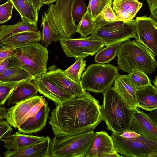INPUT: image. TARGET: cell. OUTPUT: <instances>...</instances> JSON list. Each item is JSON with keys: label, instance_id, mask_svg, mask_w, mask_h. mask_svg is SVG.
<instances>
[{"label": "cell", "instance_id": "cell-1", "mask_svg": "<svg viewBox=\"0 0 157 157\" xmlns=\"http://www.w3.org/2000/svg\"><path fill=\"white\" fill-rule=\"evenodd\" d=\"M103 118L99 102L89 92L56 105L48 122L55 136L93 130Z\"/></svg>", "mask_w": 157, "mask_h": 157}, {"label": "cell", "instance_id": "cell-2", "mask_svg": "<svg viewBox=\"0 0 157 157\" xmlns=\"http://www.w3.org/2000/svg\"><path fill=\"white\" fill-rule=\"evenodd\" d=\"M117 56L118 68L129 74L135 70L147 74L152 73L157 67L155 55L136 40H129L123 42Z\"/></svg>", "mask_w": 157, "mask_h": 157}, {"label": "cell", "instance_id": "cell-3", "mask_svg": "<svg viewBox=\"0 0 157 157\" xmlns=\"http://www.w3.org/2000/svg\"><path fill=\"white\" fill-rule=\"evenodd\" d=\"M102 94L103 100L101 110L107 129L112 133L122 135L129 130L132 110L113 87Z\"/></svg>", "mask_w": 157, "mask_h": 157}, {"label": "cell", "instance_id": "cell-4", "mask_svg": "<svg viewBox=\"0 0 157 157\" xmlns=\"http://www.w3.org/2000/svg\"><path fill=\"white\" fill-rule=\"evenodd\" d=\"M95 136L93 130L51 140L50 157H86Z\"/></svg>", "mask_w": 157, "mask_h": 157}, {"label": "cell", "instance_id": "cell-5", "mask_svg": "<svg viewBox=\"0 0 157 157\" xmlns=\"http://www.w3.org/2000/svg\"><path fill=\"white\" fill-rule=\"evenodd\" d=\"M75 0H57L49 5L42 15L53 32L61 39L71 38L76 32L75 22L72 16V10Z\"/></svg>", "mask_w": 157, "mask_h": 157}, {"label": "cell", "instance_id": "cell-6", "mask_svg": "<svg viewBox=\"0 0 157 157\" xmlns=\"http://www.w3.org/2000/svg\"><path fill=\"white\" fill-rule=\"evenodd\" d=\"M111 136L117 152L127 157H157V141L131 131L122 135L112 133Z\"/></svg>", "mask_w": 157, "mask_h": 157}, {"label": "cell", "instance_id": "cell-7", "mask_svg": "<svg viewBox=\"0 0 157 157\" xmlns=\"http://www.w3.org/2000/svg\"><path fill=\"white\" fill-rule=\"evenodd\" d=\"M96 21V28L90 36L104 43L105 46L137 38L135 20L108 21L99 15Z\"/></svg>", "mask_w": 157, "mask_h": 157}, {"label": "cell", "instance_id": "cell-8", "mask_svg": "<svg viewBox=\"0 0 157 157\" xmlns=\"http://www.w3.org/2000/svg\"><path fill=\"white\" fill-rule=\"evenodd\" d=\"M118 70L109 63L90 64L81 75V85L86 90L102 93L111 87L119 74Z\"/></svg>", "mask_w": 157, "mask_h": 157}, {"label": "cell", "instance_id": "cell-9", "mask_svg": "<svg viewBox=\"0 0 157 157\" xmlns=\"http://www.w3.org/2000/svg\"><path fill=\"white\" fill-rule=\"evenodd\" d=\"M14 53L21 64V67L34 78L46 73L48 51L39 43L31 44L14 49Z\"/></svg>", "mask_w": 157, "mask_h": 157}, {"label": "cell", "instance_id": "cell-10", "mask_svg": "<svg viewBox=\"0 0 157 157\" xmlns=\"http://www.w3.org/2000/svg\"><path fill=\"white\" fill-rule=\"evenodd\" d=\"M65 55L76 59L93 56L105 47V44L90 36L77 38H63L59 40Z\"/></svg>", "mask_w": 157, "mask_h": 157}, {"label": "cell", "instance_id": "cell-11", "mask_svg": "<svg viewBox=\"0 0 157 157\" xmlns=\"http://www.w3.org/2000/svg\"><path fill=\"white\" fill-rule=\"evenodd\" d=\"M135 28L136 41L148 48L155 55H157V22L151 16L146 15L136 17Z\"/></svg>", "mask_w": 157, "mask_h": 157}, {"label": "cell", "instance_id": "cell-12", "mask_svg": "<svg viewBox=\"0 0 157 157\" xmlns=\"http://www.w3.org/2000/svg\"><path fill=\"white\" fill-rule=\"evenodd\" d=\"M38 92L53 101L56 106L74 97L65 91L44 75L33 80Z\"/></svg>", "mask_w": 157, "mask_h": 157}, {"label": "cell", "instance_id": "cell-13", "mask_svg": "<svg viewBox=\"0 0 157 157\" xmlns=\"http://www.w3.org/2000/svg\"><path fill=\"white\" fill-rule=\"evenodd\" d=\"M129 130L149 139L157 141V124L138 108L132 110Z\"/></svg>", "mask_w": 157, "mask_h": 157}, {"label": "cell", "instance_id": "cell-14", "mask_svg": "<svg viewBox=\"0 0 157 157\" xmlns=\"http://www.w3.org/2000/svg\"><path fill=\"white\" fill-rule=\"evenodd\" d=\"M113 88L131 110H135L138 108L136 89L132 82L128 74H118L114 80Z\"/></svg>", "mask_w": 157, "mask_h": 157}, {"label": "cell", "instance_id": "cell-15", "mask_svg": "<svg viewBox=\"0 0 157 157\" xmlns=\"http://www.w3.org/2000/svg\"><path fill=\"white\" fill-rule=\"evenodd\" d=\"M44 75L63 90L75 97L83 95L86 91L81 84L77 83L68 77L60 69L55 65L51 66Z\"/></svg>", "mask_w": 157, "mask_h": 157}, {"label": "cell", "instance_id": "cell-16", "mask_svg": "<svg viewBox=\"0 0 157 157\" xmlns=\"http://www.w3.org/2000/svg\"><path fill=\"white\" fill-rule=\"evenodd\" d=\"M44 99L43 96L36 95L16 103L7 109L6 121L11 127L17 128L21 121L31 109Z\"/></svg>", "mask_w": 157, "mask_h": 157}, {"label": "cell", "instance_id": "cell-17", "mask_svg": "<svg viewBox=\"0 0 157 157\" xmlns=\"http://www.w3.org/2000/svg\"><path fill=\"white\" fill-rule=\"evenodd\" d=\"M116 151L111 136L101 131L95 132L94 140L86 157H109Z\"/></svg>", "mask_w": 157, "mask_h": 157}, {"label": "cell", "instance_id": "cell-18", "mask_svg": "<svg viewBox=\"0 0 157 157\" xmlns=\"http://www.w3.org/2000/svg\"><path fill=\"white\" fill-rule=\"evenodd\" d=\"M51 139L47 136L42 140L32 144L19 150H7L4 157H50Z\"/></svg>", "mask_w": 157, "mask_h": 157}, {"label": "cell", "instance_id": "cell-19", "mask_svg": "<svg viewBox=\"0 0 157 157\" xmlns=\"http://www.w3.org/2000/svg\"><path fill=\"white\" fill-rule=\"evenodd\" d=\"M50 109L46 101L33 116L20 124L18 132L24 134H31L40 132L46 125Z\"/></svg>", "mask_w": 157, "mask_h": 157}, {"label": "cell", "instance_id": "cell-20", "mask_svg": "<svg viewBox=\"0 0 157 157\" xmlns=\"http://www.w3.org/2000/svg\"><path fill=\"white\" fill-rule=\"evenodd\" d=\"M42 39V33L40 30L26 31L15 33L7 36L2 40L0 43L15 49L33 43H39Z\"/></svg>", "mask_w": 157, "mask_h": 157}, {"label": "cell", "instance_id": "cell-21", "mask_svg": "<svg viewBox=\"0 0 157 157\" xmlns=\"http://www.w3.org/2000/svg\"><path fill=\"white\" fill-rule=\"evenodd\" d=\"M46 137L21 134L18 132L13 134L7 135L1 138L0 141L3 142L4 146L7 150L13 151L19 150L41 141Z\"/></svg>", "mask_w": 157, "mask_h": 157}, {"label": "cell", "instance_id": "cell-22", "mask_svg": "<svg viewBox=\"0 0 157 157\" xmlns=\"http://www.w3.org/2000/svg\"><path fill=\"white\" fill-rule=\"evenodd\" d=\"M112 3L117 20L124 21L133 19L143 5L137 0H113Z\"/></svg>", "mask_w": 157, "mask_h": 157}, {"label": "cell", "instance_id": "cell-23", "mask_svg": "<svg viewBox=\"0 0 157 157\" xmlns=\"http://www.w3.org/2000/svg\"><path fill=\"white\" fill-rule=\"evenodd\" d=\"M31 81H24L16 86L6 101L7 106L14 105L36 95L38 90Z\"/></svg>", "mask_w": 157, "mask_h": 157}, {"label": "cell", "instance_id": "cell-24", "mask_svg": "<svg viewBox=\"0 0 157 157\" xmlns=\"http://www.w3.org/2000/svg\"><path fill=\"white\" fill-rule=\"evenodd\" d=\"M138 107L151 111L157 109V88L151 83L136 90Z\"/></svg>", "mask_w": 157, "mask_h": 157}, {"label": "cell", "instance_id": "cell-25", "mask_svg": "<svg viewBox=\"0 0 157 157\" xmlns=\"http://www.w3.org/2000/svg\"><path fill=\"white\" fill-rule=\"evenodd\" d=\"M19 13L21 21L37 25L38 12L28 0H8Z\"/></svg>", "mask_w": 157, "mask_h": 157}, {"label": "cell", "instance_id": "cell-26", "mask_svg": "<svg viewBox=\"0 0 157 157\" xmlns=\"http://www.w3.org/2000/svg\"><path fill=\"white\" fill-rule=\"evenodd\" d=\"M34 78L21 67L8 68L0 73V82H16L28 80H33Z\"/></svg>", "mask_w": 157, "mask_h": 157}, {"label": "cell", "instance_id": "cell-27", "mask_svg": "<svg viewBox=\"0 0 157 157\" xmlns=\"http://www.w3.org/2000/svg\"><path fill=\"white\" fill-rule=\"evenodd\" d=\"M122 42L106 46L96 54L94 60L98 63L104 64L109 63L115 58Z\"/></svg>", "mask_w": 157, "mask_h": 157}, {"label": "cell", "instance_id": "cell-28", "mask_svg": "<svg viewBox=\"0 0 157 157\" xmlns=\"http://www.w3.org/2000/svg\"><path fill=\"white\" fill-rule=\"evenodd\" d=\"M96 26V20H93L86 11L81 20L77 25L76 32L80 34L81 37H86L93 33Z\"/></svg>", "mask_w": 157, "mask_h": 157}, {"label": "cell", "instance_id": "cell-29", "mask_svg": "<svg viewBox=\"0 0 157 157\" xmlns=\"http://www.w3.org/2000/svg\"><path fill=\"white\" fill-rule=\"evenodd\" d=\"M86 60L82 58L76 59V62L65 70L64 72L71 79L81 84V78L83 71L85 70L86 66Z\"/></svg>", "mask_w": 157, "mask_h": 157}, {"label": "cell", "instance_id": "cell-30", "mask_svg": "<svg viewBox=\"0 0 157 157\" xmlns=\"http://www.w3.org/2000/svg\"><path fill=\"white\" fill-rule=\"evenodd\" d=\"M113 0H89L87 11L92 19L96 20L104 8L108 4H112Z\"/></svg>", "mask_w": 157, "mask_h": 157}, {"label": "cell", "instance_id": "cell-31", "mask_svg": "<svg viewBox=\"0 0 157 157\" xmlns=\"http://www.w3.org/2000/svg\"><path fill=\"white\" fill-rule=\"evenodd\" d=\"M128 75L136 89L146 86L151 83L147 74L141 71L133 70Z\"/></svg>", "mask_w": 157, "mask_h": 157}, {"label": "cell", "instance_id": "cell-32", "mask_svg": "<svg viewBox=\"0 0 157 157\" xmlns=\"http://www.w3.org/2000/svg\"><path fill=\"white\" fill-rule=\"evenodd\" d=\"M5 28L9 33L7 36L21 32L36 31L38 29L37 25L22 21L14 25H5Z\"/></svg>", "mask_w": 157, "mask_h": 157}, {"label": "cell", "instance_id": "cell-33", "mask_svg": "<svg viewBox=\"0 0 157 157\" xmlns=\"http://www.w3.org/2000/svg\"><path fill=\"white\" fill-rule=\"evenodd\" d=\"M41 27L42 28V42L45 47L47 48L52 41L61 40L53 32L45 21L41 20Z\"/></svg>", "mask_w": 157, "mask_h": 157}, {"label": "cell", "instance_id": "cell-34", "mask_svg": "<svg viewBox=\"0 0 157 157\" xmlns=\"http://www.w3.org/2000/svg\"><path fill=\"white\" fill-rule=\"evenodd\" d=\"M23 81L0 82V107L4 105L16 86Z\"/></svg>", "mask_w": 157, "mask_h": 157}, {"label": "cell", "instance_id": "cell-35", "mask_svg": "<svg viewBox=\"0 0 157 157\" xmlns=\"http://www.w3.org/2000/svg\"><path fill=\"white\" fill-rule=\"evenodd\" d=\"M87 6L83 0H75L73 3L72 14L75 22L79 23L87 11Z\"/></svg>", "mask_w": 157, "mask_h": 157}, {"label": "cell", "instance_id": "cell-36", "mask_svg": "<svg viewBox=\"0 0 157 157\" xmlns=\"http://www.w3.org/2000/svg\"><path fill=\"white\" fill-rule=\"evenodd\" d=\"M13 7L12 3L8 0L6 3L0 5V24L11 19Z\"/></svg>", "mask_w": 157, "mask_h": 157}, {"label": "cell", "instance_id": "cell-37", "mask_svg": "<svg viewBox=\"0 0 157 157\" xmlns=\"http://www.w3.org/2000/svg\"><path fill=\"white\" fill-rule=\"evenodd\" d=\"M21 67V63L15 54L5 59L0 64V73L8 68Z\"/></svg>", "mask_w": 157, "mask_h": 157}, {"label": "cell", "instance_id": "cell-38", "mask_svg": "<svg viewBox=\"0 0 157 157\" xmlns=\"http://www.w3.org/2000/svg\"><path fill=\"white\" fill-rule=\"evenodd\" d=\"M111 5V4L107 5L100 15L106 21H114L117 20L116 15L112 8Z\"/></svg>", "mask_w": 157, "mask_h": 157}, {"label": "cell", "instance_id": "cell-39", "mask_svg": "<svg viewBox=\"0 0 157 157\" xmlns=\"http://www.w3.org/2000/svg\"><path fill=\"white\" fill-rule=\"evenodd\" d=\"M14 49L12 47L3 45L0 46V60H3L14 54Z\"/></svg>", "mask_w": 157, "mask_h": 157}, {"label": "cell", "instance_id": "cell-40", "mask_svg": "<svg viewBox=\"0 0 157 157\" xmlns=\"http://www.w3.org/2000/svg\"><path fill=\"white\" fill-rule=\"evenodd\" d=\"M12 128L4 120L0 121V140L4 136L10 134Z\"/></svg>", "mask_w": 157, "mask_h": 157}, {"label": "cell", "instance_id": "cell-41", "mask_svg": "<svg viewBox=\"0 0 157 157\" xmlns=\"http://www.w3.org/2000/svg\"><path fill=\"white\" fill-rule=\"evenodd\" d=\"M151 13V16L157 22V0H147Z\"/></svg>", "mask_w": 157, "mask_h": 157}, {"label": "cell", "instance_id": "cell-42", "mask_svg": "<svg viewBox=\"0 0 157 157\" xmlns=\"http://www.w3.org/2000/svg\"><path fill=\"white\" fill-rule=\"evenodd\" d=\"M33 4L38 12L43 5L42 0H33Z\"/></svg>", "mask_w": 157, "mask_h": 157}, {"label": "cell", "instance_id": "cell-43", "mask_svg": "<svg viewBox=\"0 0 157 157\" xmlns=\"http://www.w3.org/2000/svg\"><path fill=\"white\" fill-rule=\"evenodd\" d=\"M7 109L4 107H0V121L6 118Z\"/></svg>", "mask_w": 157, "mask_h": 157}, {"label": "cell", "instance_id": "cell-44", "mask_svg": "<svg viewBox=\"0 0 157 157\" xmlns=\"http://www.w3.org/2000/svg\"><path fill=\"white\" fill-rule=\"evenodd\" d=\"M148 114V115L152 120L155 123H157V109L153 110Z\"/></svg>", "mask_w": 157, "mask_h": 157}, {"label": "cell", "instance_id": "cell-45", "mask_svg": "<svg viewBox=\"0 0 157 157\" xmlns=\"http://www.w3.org/2000/svg\"><path fill=\"white\" fill-rule=\"evenodd\" d=\"M57 0H42L43 4L50 5L56 2Z\"/></svg>", "mask_w": 157, "mask_h": 157}, {"label": "cell", "instance_id": "cell-46", "mask_svg": "<svg viewBox=\"0 0 157 157\" xmlns=\"http://www.w3.org/2000/svg\"><path fill=\"white\" fill-rule=\"evenodd\" d=\"M157 76H156L153 80V83L154 86L156 88H157Z\"/></svg>", "mask_w": 157, "mask_h": 157}, {"label": "cell", "instance_id": "cell-47", "mask_svg": "<svg viewBox=\"0 0 157 157\" xmlns=\"http://www.w3.org/2000/svg\"><path fill=\"white\" fill-rule=\"evenodd\" d=\"M31 3L33 4V0H28Z\"/></svg>", "mask_w": 157, "mask_h": 157}, {"label": "cell", "instance_id": "cell-48", "mask_svg": "<svg viewBox=\"0 0 157 157\" xmlns=\"http://www.w3.org/2000/svg\"><path fill=\"white\" fill-rule=\"evenodd\" d=\"M4 59L3 60H0V64L2 63V62L4 60Z\"/></svg>", "mask_w": 157, "mask_h": 157}, {"label": "cell", "instance_id": "cell-49", "mask_svg": "<svg viewBox=\"0 0 157 157\" xmlns=\"http://www.w3.org/2000/svg\"><path fill=\"white\" fill-rule=\"evenodd\" d=\"M1 157V155H0V157Z\"/></svg>", "mask_w": 157, "mask_h": 157}, {"label": "cell", "instance_id": "cell-50", "mask_svg": "<svg viewBox=\"0 0 157 157\" xmlns=\"http://www.w3.org/2000/svg\"></svg>", "mask_w": 157, "mask_h": 157}]
</instances>
